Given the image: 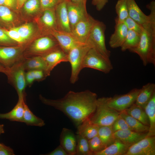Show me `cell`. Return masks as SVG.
<instances>
[{
    "instance_id": "1",
    "label": "cell",
    "mask_w": 155,
    "mask_h": 155,
    "mask_svg": "<svg viewBox=\"0 0 155 155\" xmlns=\"http://www.w3.org/2000/svg\"><path fill=\"white\" fill-rule=\"evenodd\" d=\"M39 97L43 103L63 113L77 127L94 113L98 98L96 93L88 90L78 92L70 91L57 100L47 99L41 95Z\"/></svg>"
},
{
    "instance_id": "2",
    "label": "cell",
    "mask_w": 155,
    "mask_h": 155,
    "mask_svg": "<svg viewBox=\"0 0 155 155\" xmlns=\"http://www.w3.org/2000/svg\"><path fill=\"white\" fill-rule=\"evenodd\" d=\"M148 20L142 25L138 45L129 50L137 54L145 66L148 64L155 66V7H150Z\"/></svg>"
},
{
    "instance_id": "3",
    "label": "cell",
    "mask_w": 155,
    "mask_h": 155,
    "mask_svg": "<svg viewBox=\"0 0 155 155\" xmlns=\"http://www.w3.org/2000/svg\"><path fill=\"white\" fill-rule=\"evenodd\" d=\"M107 99L106 97L98 98L95 110L89 118L92 123L98 126H111L120 114L108 106Z\"/></svg>"
},
{
    "instance_id": "4",
    "label": "cell",
    "mask_w": 155,
    "mask_h": 155,
    "mask_svg": "<svg viewBox=\"0 0 155 155\" xmlns=\"http://www.w3.org/2000/svg\"><path fill=\"white\" fill-rule=\"evenodd\" d=\"M106 29V26L103 22L95 19L86 43L105 57L110 59L111 51L107 49L105 44Z\"/></svg>"
},
{
    "instance_id": "5",
    "label": "cell",
    "mask_w": 155,
    "mask_h": 155,
    "mask_svg": "<svg viewBox=\"0 0 155 155\" xmlns=\"http://www.w3.org/2000/svg\"><path fill=\"white\" fill-rule=\"evenodd\" d=\"M91 46L87 43L80 44L72 49L68 53V62L71 67L70 83L74 84L78 80L82 69V64L84 57Z\"/></svg>"
},
{
    "instance_id": "6",
    "label": "cell",
    "mask_w": 155,
    "mask_h": 155,
    "mask_svg": "<svg viewBox=\"0 0 155 155\" xmlns=\"http://www.w3.org/2000/svg\"><path fill=\"white\" fill-rule=\"evenodd\" d=\"M89 68L105 73H109L113 68L110 59H107L93 48H90L86 54L82 68Z\"/></svg>"
},
{
    "instance_id": "7",
    "label": "cell",
    "mask_w": 155,
    "mask_h": 155,
    "mask_svg": "<svg viewBox=\"0 0 155 155\" xmlns=\"http://www.w3.org/2000/svg\"><path fill=\"white\" fill-rule=\"evenodd\" d=\"M22 59L11 67L7 69V71L5 74L8 82L16 90L18 97L24 96V91L27 85L26 72L23 66Z\"/></svg>"
},
{
    "instance_id": "8",
    "label": "cell",
    "mask_w": 155,
    "mask_h": 155,
    "mask_svg": "<svg viewBox=\"0 0 155 155\" xmlns=\"http://www.w3.org/2000/svg\"><path fill=\"white\" fill-rule=\"evenodd\" d=\"M140 90L134 88L126 94L108 97V104L119 112L125 110L135 103Z\"/></svg>"
},
{
    "instance_id": "9",
    "label": "cell",
    "mask_w": 155,
    "mask_h": 155,
    "mask_svg": "<svg viewBox=\"0 0 155 155\" xmlns=\"http://www.w3.org/2000/svg\"><path fill=\"white\" fill-rule=\"evenodd\" d=\"M59 47L57 40L53 36L52 37L45 36L36 40L30 46L29 50L31 53L35 55L34 56H42Z\"/></svg>"
},
{
    "instance_id": "10",
    "label": "cell",
    "mask_w": 155,
    "mask_h": 155,
    "mask_svg": "<svg viewBox=\"0 0 155 155\" xmlns=\"http://www.w3.org/2000/svg\"><path fill=\"white\" fill-rule=\"evenodd\" d=\"M125 155H155V137L147 136L131 146Z\"/></svg>"
},
{
    "instance_id": "11",
    "label": "cell",
    "mask_w": 155,
    "mask_h": 155,
    "mask_svg": "<svg viewBox=\"0 0 155 155\" xmlns=\"http://www.w3.org/2000/svg\"><path fill=\"white\" fill-rule=\"evenodd\" d=\"M20 46H0V64L9 68L22 60Z\"/></svg>"
},
{
    "instance_id": "12",
    "label": "cell",
    "mask_w": 155,
    "mask_h": 155,
    "mask_svg": "<svg viewBox=\"0 0 155 155\" xmlns=\"http://www.w3.org/2000/svg\"><path fill=\"white\" fill-rule=\"evenodd\" d=\"M87 1L74 2L67 0V7L71 29L81 20L87 16Z\"/></svg>"
},
{
    "instance_id": "13",
    "label": "cell",
    "mask_w": 155,
    "mask_h": 155,
    "mask_svg": "<svg viewBox=\"0 0 155 155\" xmlns=\"http://www.w3.org/2000/svg\"><path fill=\"white\" fill-rule=\"evenodd\" d=\"M95 20L88 14L78 22L71 29V33L80 43H86Z\"/></svg>"
},
{
    "instance_id": "14",
    "label": "cell",
    "mask_w": 155,
    "mask_h": 155,
    "mask_svg": "<svg viewBox=\"0 0 155 155\" xmlns=\"http://www.w3.org/2000/svg\"><path fill=\"white\" fill-rule=\"evenodd\" d=\"M51 34L56 39L60 47L67 54L74 47L83 44L79 42L71 32L54 30Z\"/></svg>"
},
{
    "instance_id": "15",
    "label": "cell",
    "mask_w": 155,
    "mask_h": 155,
    "mask_svg": "<svg viewBox=\"0 0 155 155\" xmlns=\"http://www.w3.org/2000/svg\"><path fill=\"white\" fill-rule=\"evenodd\" d=\"M67 55L59 47L42 56L46 64L47 76L50 75L51 71L57 65L62 62H68Z\"/></svg>"
},
{
    "instance_id": "16",
    "label": "cell",
    "mask_w": 155,
    "mask_h": 155,
    "mask_svg": "<svg viewBox=\"0 0 155 155\" xmlns=\"http://www.w3.org/2000/svg\"><path fill=\"white\" fill-rule=\"evenodd\" d=\"M57 30L71 33L69 19L67 0H63L55 9Z\"/></svg>"
},
{
    "instance_id": "17",
    "label": "cell",
    "mask_w": 155,
    "mask_h": 155,
    "mask_svg": "<svg viewBox=\"0 0 155 155\" xmlns=\"http://www.w3.org/2000/svg\"><path fill=\"white\" fill-rule=\"evenodd\" d=\"M60 145L68 155L76 154L77 138L73 131L71 129L63 128L60 137Z\"/></svg>"
},
{
    "instance_id": "18",
    "label": "cell",
    "mask_w": 155,
    "mask_h": 155,
    "mask_svg": "<svg viewBox=\"0 0 155 155\" xmlns=\"http://www.w3.org/2000/svg\"><path fill=\"white\" fill-rule=\"evenodd\" d=\"M148 133L127 129L117 131L114 135L116 139L130 146L147 136Z\"/></svg>"
},
{
    "instance_id": "19",
    "label": "cell",
    "mask_w": 155,
    "mask_h": 155,
    "mask_svg": "<svg viewBox=\"0 0 155 155\" xmlns=\"http://www.w3.org/2000/svg\"><path fill=\"white\" fill-rule=\"evenodd\" d=\"M115 30L111 35L109 42L112 48L121 47L127 36L128 29L124 22H115Z\"/></svg>"
},
{
    "instance_id": "20",
    "label": "cell",
    "mask_w": 155,
    "mask_h": 155,
    "mask_svg": "<svg viewBox=\"0 0 155 155\" xmlns=\"http://www.w3.org/2000/svg\"><path fill=\"white\" fill-rule=\"evenodd\" d=\"M25 102L24 96L18 98L17 103L12 110L6 113H0V119H7L11 121L22 122Z\"/></svg>"
},
{
    "instance_id": "21",
    "label": "cell",
    "mask_w": 155,
    "mask_h": 155,
    "mask_svg": "<svg viewBox=\"0 0 155 155\" xmlns=\"http://www.w3.org/2000/svg\"><path fill=\"white\" fill-rule=\"evenodd\" d=\"M129 147L116 139L112 144L93 155H125Z\"/></svg>"
},
{
    "instance_id": "22",
    "label": "cell",
    "mask_w": 155,
    "mask_h": 155,
    "mask_svg": "<svg viewBox=\"0 0 155 155\" xmlns=\"http://www.w3.org/2000/svg\"><path fill=\"white\" fill-rule=\"evenodd\" d=\"M154 93L155 84L153 83H148L140 89L135 103L144 109Z\"/></svg>"
},
{
    "instance_id": "23",
    "label": "cell",
    "mask_w": 155,
    "mask_h": 155,
    "mask_svg": "<svg viewBox=\"0 0 155 155\" xmlns=\"http://www.w3.org/2000/svg\"><path fill=\"white\" fill-rule=\"evenodd\" d=\"M127 2L129 16L142 25L148 21L149 15L143 12L135 0H127Z\"/></svg>"
},
{
    "instance_id": "24",
    "label": "cell",
    "mask_w": 155,
    "mask_h": 155,
    "mask_svg": "<svg viewBox=\"0 0 155 155\" xmlns=\"http://www.w3.org/2000/svg\"><path fill=\"white\" fill-rule=\"evenodd\" d=\"M22 63L25 71L40 70L46 73V65L43 57L37 56L29 57L23 58Z\"/></svg>"
},
{
    "instance_id": "25",
    "label": "cell",
    "mask_w": 155,
    "mask_h": 155,
    "mask_svg": "<svg viewBox=\"0 0 155 155\" xmlns=\"http://www.w3.org/2000/svg\"><path fill=\"white\" fill-rule=\"evenodd\" d=\"M99 127L92 123L88 118L77 127V134L89 140L98 135Z\"/></svg>"
},
{
    "instance_id": "26",
    "label": "cell",
    "mask_w": 155,
    "mask_h": 155,
    "mask_svg": "<svg viewBox=\"0 0 155 155\" xmlns=\"http://www.w3.org/2000/svg\"><path fill=\"white\" fill-rule=\"evenodd\" d=\"M40 22L44 29L50 34L53 30H57L55 9L43 10Z\"/></svg>"
},
{
    "instance_id": "27",
    "label": "cell",
    "mask_w": 155,
    "mask_h": 155,
    "mask_svg": "<svg viewBox=\"0 0 155 155\" xmlns=\"http://www.w3.org/2000/svg\"><path fill=\"white\" fill-rule=\"evenodd\" d=\"M149 122V129L147 136L155 135V93L144 108Z\"/></svg>"
},
{
    "instance_id": "28",
    "label": "cell",
    "mask_w": 155,
    "mask_h": 155,
    "mask_svg": "<svg viewBox=\"0 0 155 155\" xmlns=\"http://www.w3.org/2000/svg\"><path fill=\"white\" fill-rule=\"evenodd\" d=\"M120 115L125 120L132 130L140 132H146L149 131V126L144 125L130 116L125 110L120 112Z\"/></svg>"
},
{
    "instance_id": "29",
    "label": "cell",
    "mask_w": 155,
    "mask_h": 155,
    "mask_svg": "<svg viewBox=\"0 0 155 155\" xmlns=\"http://www.w3.org/2000/svg\"><path fill=\"white\" fill-rule=\"evenodd\" d=\"M125 111L129 115L143 124L149 126L148 117L145 110L141 106L134 103Z\"/></svg>"
},
{
    "instance_id": "30",
    "label": "cell",
    "mask_w": 155,
    "mask_h": 155,
    "mask_svg": "<svg viewBox=\"0 0 155 155\" xmlns=\"http://www.w3.org/2000/svg\"><path fill=\"white\" fill-rule=\"evenodd\" d=\"M111 126H99L98 135L105 148L113 143L116 140Z\"/></svg>"
},
{
    "instance_id": "31",
    "label": "cell",
    "mask_w": 155,
    "mask_h": 155,
    "mask_svg": "<svg viewBox=\"0 0 155 155\" xmlns=\"http://www.w3.org/2000/svg\"><path fill=\"white\" fill-rule=\"evenodd\" d=\"M140 34L133 30H128L126 38L121 46V50L125 51H129L136 47L140 40Z\"/></svg>"
},
{
    "instance_id": "32",
    "label": "cell",
    "mask_w": 155,
    "mask_h": 155,
    "mask_svg": "<svg viewBox=\"0 0 155 155\" xmlns=\"http://www.w3.org/2000/svg\"><path fill=\"white\" fill-rule=\"evenodd\" d=\"M22 122L28 125L38 127H42L45 125L44 121L35 115L25 102L24 104Z\"/></svg>"
},
{
    "instance_id": "33",
    "label": "cell",
    "mask_w": 155,
    "mask_h": 155,
    "mask_svg": "<svg viewBox=\"0 0 155 155\" xmlns=\"http://www.w3.org/2000/svg\"><path fill=\"white\" fill-rule=\"evenodd\" d=\"M76 136L77 145L76 155H93V153L89 147L88 140L79 134H77Z\"/></svg>"
},
{
    "instance_id": "34",
    "label": "cell",
    "mask_w": 155,
    "mask_h": 155,
    "mask_svg": "<svg viewBox=\"0 0 155 155\" xmlns=\"http://www.w3.org/2000/svg\"><path fill=\"white\" fill-rule=\"evenodd\" d=\"M115 9L117 16L115 21L123 22L129 16L127 0H118L115 5Z\"/></svg>"
},
{
    "instance_id": "35",
    "label": "cell",
    "mask_w": 155,
    "mask_h": 155,
    "mask_svg": "<svg viewBox=\"0 0 155 155\" xmlns=\"http://www.w3.org/2000/svg\"><path fill=\"white\" fill-rule=\"evenodd\" d=\"M19 33L25 42L32 35L34 30L33 26L31 23H26L21 26L13 28Z\"/></svg>"
},
{
    "instance_id": "36",
    "label": "cell",
    "mask_w": 155,
    "mask_h": 155,
    "mask_svg": "<svg viewBox=\"0 0 155 155\" xmlns=\"http://www.w3.org/2000/svg\"><path fill=\"white\" fill-rule=\"evenodd\" d=\"M14 16L12 11L9 7L0 5V22L7 24L12 22L14 20Z\"/></svg>"
},
{
    "instance_id": "37",
    "label": "cell",
    "mask_w": 155,
    "mask_h": 155,
    "mask_svg": "<svg viewBox=\"0 0 155 155\" xmlns=\"http://www.w3.org/2000/svg\"><path fill=\"white\" fill-rule=\"evenodd\" d=\"M24 11L28 14H32L41 9L40 0H27L23 6Z\"/></svg>"
},
{
    "instance_id": "38",
    "label": "cell",
    "mask_w": 155,
    "mask_h": 155,
    "mask_svg": "<svg viewBox=\"0 0 155 155\" xmlns=\"http://www.w3.org/2000/svg\"><path fill=\"white\" fill-rule=\"evenodd\" d=\"M89 147L91 151L94 153L99 152L105 148L101 140L96 135L88 140Z\"/></svg>"
},
{
    "instance_id": "39",
    "label": "cell",
    "mask_w": 155,
    "mask_h": 155,
    "mask_svg": "<svg viewBox=\"0 0 155 155\" xmlns=\"http://www.w3.org/2000/svg\"><path fill=\"white\" fill-rule=\"evenodd\" d=\"M114 132L120 130H132L128 125L125 120L120 115L116 119L111 125Z\"/></svg>"
},
{
    "instance_id": "40",
    "label": "cell",
    "mask_w": 155,
    "mask_h": 155,
    "mask_svg": "<svg viewBox=\"0 0 155 155\" xmlns=\"http://www.w3.org/2000/svg\"><path fill=\"white\" fill-rule=\"evenodd\" d=\"M128 30L135 31L140 34L142 26L133 19L128 16L124 22Z\"/></svg>"
},
{
    "instance_id": "41",
    "label": "cell",
    "mask_w": 155,
    "mask_h": 155,
    "mask_svg": "<svg viewBox=\"0 0 155 155\" xmlns=\"http://www.w3.org/2000/svg\"><path fill=\"white\" fill-rule=\"evenodd\" d=\"M3 29L8 36L14 41L20 44H23L26 42L21 37L18 32L13 28L9 30Z\"/></svg>"
},
{
    "instance_id": "42",
    "label": "cell",
    "mask_w": 155,
    "mask_h": 155,
    "mask_svg": "<svg viewBox=\"0 0 155 155\" xmlns=\"http://www.w3.org/2000/svg\"><path fill=\"white\" fill-rule=\"evenodd\" d=\"M63 0H40L42 10L55 9L56 6Z\"/></svg>"
},
{
    "instance_id": "43",
    "label": "cell",
    "mask_w": 155,
    "mask_h": 155,
    "mask_svg": "<svg viewBox=\"0 0 155 155\" xmlns=\"http://www.w3.org/2000/svg\"><path fill=\"white\" fill-rule=\"evenodd\" d=\"M14 44V41L0 28V45H11Z\"/></svg>"
},
{
    "instance_id": "44",
    "label": "cell",
    "mask_w": 155,
    "mask_h": 155,
    "mask_svg": "<svg viewBox=\"0 0 155 155\" xmlns=\"http://www.w3.org/2000/svg\"><path fill=\"white\" fill-rule=\"evenodd\" d=\"M25 78L26 85L31 86L35 80L34 70H30L25 72Z\"/></svg>"
},
{
    "instance_id": "45",
    "label": "cell",
    "mask_w": 155,
    "mask_h": 155,
    "mask_svg": "<svg viewBox=\"0 0 155 155\" xmlns=\"http://www.w3.org/2000/svg\"><path fill=\"white\" fill-rule=\"evenodd\" d=\"M108 2V0H92V4L95 6L97 11H100Z\"/></svg>"
},
{
    "instance_id": "46",
    "label": "cell",
    "mask_w": 155,
    "mask_h": 155,
    "mask_svg": "<svg viewBox=\"0 0 155 155\" xmlns=\"http://www.w3.org/2000/svg\"><path fill=\"white\" fill-rule=\"evenodd\" d=\"M15 155L13 150L9 147L1 144L0 147V155Z\"/></svg>"
},
{
    "instance_id": "47",
    "label": "cell",
    "mask_w": 155,
    "mask_h": 155,
    "mask_svg": "<svg viewBox=\"0 0 155 155\" xmlns=\"http://www.w3.org/2000/svg\"><path fill=\"white\" fill-rule=\"evenodd\" d=\"M34 70L35 80L38 81H42L47 77L44 71L42 70Z\"/></svg>"
},
{
    "instance_id": "48",
    "label": "cell",
    "mask_w": 155,
    "mask_h": 155,
    "mask_svg": "<svg viewBox=\"0 0 155 155\" xmlns=\"http://www.w3.org/2000/svg\"><path fill=\"white\" fill-rule=\"evenodd\" d=\"M44 155H68L66 152L60 145L52 151Z\"/></svg>"
},
{
    "instance_id": "49",
    "label": "cell",
    "mask_w": 155,
    "mask_h": 155,
    "mask_svg": "<svg viewBox=\"0 0 155 155\" xmlns=\"http://www.w3.org/2000/svg\"><path fill=\"white\" fill-rule=\"evenodd\" d=\"M0 5L5 6L11 9L16 8V0H0Z\"/></svg>"
},
{
    "instance_id": "50",
    "label": "cell",
    "mask_w": 155,
    "mask_h": 155,
    "mask_svg": "<svg viewBox=\"0 0 155 155\" xmlns=\"http://www.w3.org/2000/svg\"><path fill=\"white\" fill-rule=\"evenodd\" d=\"M27 0H16L17 7L16 8L19 9L21 8L23 5L24 3Z\"/></svg>"
},
{
    "instance_id": "51",
    "label": "cell",
    "mask_w": 155,
    "mask_h": 155,
    "mask_svg": "<svg viewBox=\"0 0 155 155\" xmlns=\"http://www.w3.org/2000/svg\"><path fill=\"white\" fill-rule=\"evenodd\" d=\"M7 71V69L3 66L0 64V72L6 73Z\"/></svg>"
},
{
    "instance_id": "52",
    "label": "cell",
    "mask_w": 155,
    "mask_h": 155,
    "mask_svg": "<svg viewBox=\"0 0 155 155\" xmlns=\"http://www.w3.org/2000/svg\"><path fill=\"white\" fill-rule=\"evenodd\" d=\"M4 125L3 124H0V135L4 133Z\"/></svg>"
},
{
    "instance_id": "53",
    "label": "cell",
    "mask_w": 155,
    "mask_h": 155,
    "mask_svg": "<svg viewBox=\"0 0 155 155\" xmlns=\"http://www.w3.org/2000/svg\"><path fill=\"white\" fill-rule=\"evenodd\" d=\"M70 1L74 2H78L83 1H87V0H69Z\"/></svg>"
},
{
    "instance_id": "54",
    "label": "cell",
    "mask_w": 155,
    "mask_h": 155,
    "mask_svg": "<svg viewBox=\"0 0 155 155\" xmlns=\"http://www.w3.org/2000/svg\"><path fill=\"white\" fill-rule=\"evenodd\" d=\"M1 144L0 143V147L1 146Z\"/></svg>"
}]
</instances>
